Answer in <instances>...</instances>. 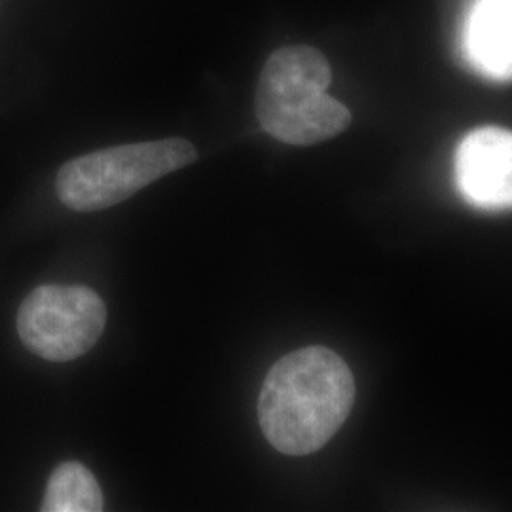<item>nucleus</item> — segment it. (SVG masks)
I'll return each mask as SVG.
<instances>
[{
    "instance_id": "1",
    "label": "nucleus",
    "mask_w": 512,
    "mask_h": 512,
    "mask_svg": "<svg viewBox=\"0 0 512 512\" xmlns=\"http://www.w3.org/2000/svg\"><path fill=\"white\" fill-rule=\"evenodd\" d=\"M355 380L346 361L323 346L298 349L275 363L258 397L264 437L285 456L321 450L348 420Z\"/></svg>"
},
{
    "instance_id": "2",
    "label": "nucleus",
    "mask_w": 512,
    "mask_h": 512,
    "mask_svg": "<svg viewBox=\"0 0 512 512\" xmlns=\"http://www.w3.org/2000/svg\"><path fill=\"white\" fill-rule=\"evenodd\" d=\"M329 59L311 46H285L268 57L256 88V118L274 139L311 147L346 131L351 112L330 97Z\"/></svg>"
},
{
    "instance_id": "3",
    "label": "nucleus",
    "mask_w": 512,
    "mask_h": 512,
    "mask_svg": "<svg viewBox=\"0 0 512 512\" xmlns=\"http://www.w3.org/2000/svg\"><path fill=\"white\" fill-rule=\"evenodd\" d=\"M196 160L198 150L181 137L103 148L63 165L55 192L59 202L78 213L103 211Z\"/></svg>"
},
{
    "instance_id": "4",
    "label": "nucleus",
    "mask_w": 512,
    "mask_h": 512,
    "mask_svg": "<svg viewBox=\"0 0 512 512\" xmlns=\"http://www.w3.org/2000/svg\"><path fill=\"white\" fill-rule=\"evenodd\" d=\"M107 306L90 287L42 285L18 311L23 346L52 363H69L86 355L101 338Z\"/></svg>"
},
{
    "instance_id": "5",
    "label": "nucleus",
    "mask_w": 512,
    "mask_h": 512,
    "mask_svg": "<svg viewBox=\"0 0 512 512\" xmlns=\"http://www.w3.org/2000/svg\"><path fill=\"white\" fill-rule=\"evenodd\" d=\"M454 181L476 209H512V131L495 126L469 131L456 148Z\"/></svg>"
},
{
    "instance_id": "6",
    "label": "nucleus",
    "mask_w": 512,
    "mask_h": 512,
    "mask_svg": "<svg viewBox=\"0 0 512 512\" xmlns=\"http://www.w3.org/2000/svg\"><path fill=\"white\" fill-rule=\"evenodd\" d=\"M467 65L494 82L512 80V0H471L461 31Z\"/></svg>"
},
{
    "instance_id": "7",
    "label": "nucleus",
    "mask_w": 512,
    "mask_h": 512,
    "mask_svg": "<svg viewBox=\"0 0 512 512\" xmlns=\"http://www.w3.org/2000/svg\"><path fill=\"white\" fill-rule=\"evenodd\" d=\"M105 501L92 471L78 463L65 461L50 475L42 512H99Z\"/></svg>"
}]
</instances>
